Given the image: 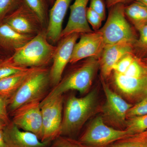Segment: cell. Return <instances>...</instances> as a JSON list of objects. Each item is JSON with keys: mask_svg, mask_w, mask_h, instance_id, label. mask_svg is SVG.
I'll return each instance as SVG.
<instances>
[{"mask_svg": "<svg viewBox=\"0 0 147 147\" xmlns=\"http://www.w3.org/2000/svg\"><path fill=\"white\" fill-rule=\"evenodd\" d=\"M98 92L96 89L83 97L70 96L64 106L61 136L71 137L77 134L98 111Z\"/></svg>", "mask_w": 147, "mask_h": 147, "instance_id": "6da1fadb", "label": "cell"}, {"mask_svg": "<svg viewBox=\"0 0 147 147\" xmlns=\"http://www.w3.org/2000/svg\"><path fill=\"white\" fill-rule=\"evenodd\" d=\"M56 47L48 41L46 30H43L6 60L25 68H43L53 60Z\"/></svg>", "mask_w": 147, "mask_h": 147, "instance_id": "7a4b0ae2", "label": "cell"}, {"mask_svg": "<svg viewBox=\"0 0 147 147\" xmlns=\"http://www.w3.org/2000/svg\"><path fill=\"white\" fill-rule=\"evenodd\" d=\"M83 60L62 78L40 102L63 95L65 93L70 90L77 91L82 94L86 93L91 87L100 65L98 58H88Z\"/></svg>", "mask_w": 147, "mask_h": 147, "instance_id": "3957f363", "label": "cell"}, {"mask_svg": "<svg viewBox=\"0 0 147 147\" xmlns=\"http://www.w3.org/2000/svg\"><path fill=\"white\" fill-rule=\"evenodd\" d=\"M50 85L49 69L43 67L27 79L8 100L9 115L18 108L33 100H42L45 97Z\"/></svg>", "mask_w": 147, "mask_h": 147, "instance_id": "277c9868", "label": "cell"}, {"mask_svg": "<svg viewBox=\"0 0 147 147\" xmlns=\"http://www.w3.org/2000/svg\"><path fill=\"white\" fill-rule=\"evenodd\" d=\"M125 5L119 3L110 7L105 25L99 30L105 45L127 42L134 44L137 35L125 14Z\"/></svg>", "mask_w": 147, "mask_h": 147, "instance_id": "5b68a950", "label": "cell"}, {"mask_svg": "<svg viewBox=\"0 0 147 147\" xmlns=\"http://www.w3.org/2000/svg\"><path fill=\"white\" fill-rule=\"evenodd\" d=\"M132 135L126 129L121 130L107 125L102 116L93 119L78 140L88 147H107L114 142Z\"/></svg>", "mask_w": 147, "mask_h": 147, "instance_id": "8992f818", "label": "cell"}, {"mask_svg": "<svg viewBox=\"0 0 147 147\" xmlns=\"http://www.w3.org/2000/svg\"><path fill=\"white\" fill-rule=\"evenodd\" d=\"M101 82L106 97L105 102L101 108L102 118L105 123L110 124V126L124 130L126 128L127 113L133 105L113 91L101 78Z\"/></svg>", "mask_w": 147, "mask_h": 147, "instance_id": "52a82bcc", "label": "cell"}, {"mask_svg": "<svg viewBox=\"0 0 147 147\" xmlns=\"http://www.w3.org/2000/svg\"><path fill=\"white\" fill-rule=\"evenodd\" d=\"M63 95L40 102L42 117V142H52L61 136L63 109Z\"/></svg>", "mask_w": 147, "mask_h": 147, "instance_id": "ba28073f", "label": "cell"}, {"mask_svg": "<svg viewBox=\"0 0 147 147\" xmlns=\"http://www.w3.org/2000/svg\"><path fill=\"white\" fill-rule=\"evenodd\" d=\"M40 100H33L15 110L11 121L18 128L35 134L40 140L42 135V117Z\"/></svg>", "mask_w": 147, "mask_h": 147, "instance_id": "9c48e42d", "label": "cell"}, {"mask_svg": "<svg viewBox=\"0 0 147 147\" xmlns=\"http://www.w3.org/2000/svg\"><path fill=\"white\" fill-rule=\"evenodd\" d=\"M80 34L74 33L61 38L56 46L53 65L49 69L50 85L53 87L60 82L65 69L69 63L74 45Z\"/></svg>", "mask_w": 147, "mask_h": 147, "instance_id": "30bf717a", "label": "cell"}, {"mask_svg": "<svg viewBox=\"0 0 147 147\" xmlns=\"http://www.w3.org/2000/svg\"><path fill=\"white\" fill-rule=\"evenodd\" d=\"M3 22L23 34L35 36L43 28L38 18L24 2Z\"/></svg>", "mask_w": 147, "mask_h": 147, "instance_id": "8fae6325", "label": "cell"}, {"mask_svg": "<svg viewBox=\"0 0 147 147\" xmlns=\"http://www.w3.org/2000/svg\"><path fill=\"white\" fill-rule=\"evenodd\" d=\"M80 36L79 41L74 45L69 63H76L90 57L99 59L105 46L100 32L93 31Z\"/></svg>", "mask_w": 147, "mask_h": 147, "instance_id": "7c38bea8", "label": "cell"}, {"mask_svg": "<svg viewBox=\"0 0 147 147\" xmlns=\"http://www.w3.org/2000/svg\"><path fill=\"white\" fill-rule=\"evenodd\" d=\"M113 72V81L121 94L131 102L141 101L147 95V75L131 77Z\"/></svg>", "mask_w": 147, "mask_h": 147, "instance_id": "4fadbf2b", "label": "cell"}, {"mask_svg": "<svg viewBox=\"0 0 147 147\" xmlns=\"http://www.w3.org/2000/svg\"><path fill=\"white\" fill-rule=\"evenodd\" d=\"M131 53H133V45L130 42H121L105 45L99 58L101 78L104 80L108 78L117 63L127 54Z\"/></svg>", "mask_w": 147, "mask_h": 147, "instance_id": "5bb4252c", "label": "cell"}, {"mask_svg": "<svg viewBox=\"0 0 147 147\" xmlns=\"http://www.w3.org/2000/svg\"><path fill=\"white\" fill-rule=\"evenodd\" d=\"M89 0H75L70 6V14L68 22L63 30L61 38L72 34H79L93 32L87 21V5Z\"/></svg>", "mask_w": 147, "mask_h": 147, "instance_id": "9a60e30c", "label": "cell"}, {"mask_svg": "<svg viewBox=\"0 0 147 147\" xmlns=\"http://www.w3.org/2000/svg\"><path fill=\"white\" fill-rule=\"evenodd\" d=\"M71 0H55L49 12L46 36L51 44H55L61 39L64 19Z\"/></svg>", "mask_w": 147, "mask_h": 147, "instance_id": "2e32d148", "label": "cell"}, {"mask_svg": "<svg viewBox=\"0 0 147 147\" xmlns=\"http://www.w3.org/2000/svg\"><path fill=\"white\" fill-rule=\"evenodd\" d=\"M7 147H49L52 142H42L35 134L18 128L11 121L3 129Z\"/></svg>", "mask_w": 147, "mask_h": 147, "instance_id": "e0dca14e", "label": "cell"}, {"mask_svg": "<svg viewBox=\"0 0 147 147\" xmlns=\"http://www.w3.org/2000/svg\"><path fill=\"white\" fill-rule=\"evenodd\" d=\"M34 36L20 33L4 22L0 24V47L7 52L13 53Z\"/></svg>", "mask_w": 147, "mask_h": 147, "instance_id": "ac0fdd59", "label": "cell"}, {"mask_svg": "<svg viewBox=\"0 0 147 147\" xmlns=\"http://www.w3.org/2000/svg\"><path fill=\"white\" fill-rule=\"evenodd\" d=\"M41 68H28L0 79V96L9 99L24 82Z\"/></svg>", "mask_w": 147, "mask_h": 147, "instance_id": "d6986e66", "label": "cell"}, {"mask_svg": "<svg viewBox=\"0 0 147 147\" xmlns=\"http://www.w3.org/2000/svg\"><path fill=\"white\" fill-rule=\"evenodd\" d=\"M125 14L137 30L147 24V7L135 1L125 7Z\"/></svg>", "mask_w": 147, "mask_h": 147, "instance_id": "ffe728a7", "label": "cell"}, {"mask_svg": "<svg viewBox=\"0 0 147 147\" xmlns=\"http://www.w3.org/2000/svg\"><path fill=\"white\" fill-rule=\"evenodd\" d=\"M24 3L36 15L43 28L48 25L49 12L46 0H23Z\"/></svg>", "mask_w": 147, "mask_h": 147, "instance_id": "44dd1931", "label": "cell"}, {"mask_svg": "<svg viewBox=\"0 0 147 147\" xmlns=\"http://www.w3.org/2000/svg\"><path fill=\"white\" fill-rule=\"evenodd\" d=\"M107 147H147V129L119 139Z\"/></svg>", "mask_w": 147, "mask_h": 147, "instance_id": "7402d4cb", "label": "cell"}, {"mask_svg": "<svg viewBox=\"0 0 147 147\" xmlns=\"http://www.w3.org/2000/svg\"><path fill=\"white\" fill-rule=\"evenodd\" d=\"M139 36L133 44V53L139 58L147 57V24L139 29Z\"/></svg>", "mask_w": 147, "mask_h": 147, "instance_id": "603a6c76", "label": "cell"}, {"mask_svg": "<svg viewBox=\"0 0 147 147\" xmlns=\"http://www.w3.org/2000/svg\"><path fill=\"white\" fill-rule=\"evenodd\" d=\"M131 134L140 133L147 129V115L127 119L126 128Z\"/></svg>", "mask_w": 147, "mask_h": 147, "instance_id": "cb8c5ba5", "label": "cell"}, {"mask_svg": "<svg viewBox=\"0 0 147 147\" xmlns=\"http://www.w3.org/2000/svg\"><path fill=\"white\" fill-rule=\"evenodd\" d=\"M23 2V0H0V24Z\"/></svg>", "mask_w": 147, "mask_h": 147, "instance_id": "d4e9b609", "label": "cell"}, {"mask_svg": "<svg viewBox=\"0 0 147 147\" xmlns=\"http://www.w3.org/2000/svg\"><path fill=\"white\" fill-rule=\"evenodd\" d=\"M49 147H88L71 137L59 136L53 140Z\"/></svg>", "mask_w": 147, "mask_h": 147, "instance_id": "484cf974", "label": "cell"}, {"mask_svg": "<svg viewBox=\"0 0 147 147\" xmlns=\"http://www.w3.org/2000/svg\"><path fill=\"white\" fill-rule=\"evenodd\" d=\"M147 115V95L141 101L130 108L127 114V119Z\"/></svg>", "mask_w": 147, "mask_h": 147, "instance_id": "4316f807", "label": "cell"}, {"mask_svg": "<svg viewBox=\"0 0 147 147\" xmlns=\"http://www.w3.org/2000/svg\"><path fill=\"white\" fill-rule=\"evenodd\" d=\"M28 68L13 65L8 62L6 59L0 63V79L12 74L18 73Z\"/></svg>", "mask_w": 147, "mask_h": 147, "instance_id": "83f0119b", "label": "cell"}, {"mask_svg": "<svg viewBox=\"0 0 147 147\" xmlns=\"http://www.w3.org/2000/svg\"><path fill=\"white\" fill-rule=\"evenodd\" d=\"M135 57L136 56L133 53L127 54L114 66L113 72L123 74L134 60Z\"/></svg>", "mask_w": 147, "mask_h": 147, "instance_id": "f1b7e54d", "label": "cell"}, {"mask_svg": "<svg viewBox=\"0 0 147 147\" xmlns=\"http://www.w3.org/2000/svg\"><path fill=\"white\" fill-rule=\"evenodd\" d=\"M86 18L88 23L91 26L94 31H98L100 30L103 21L97 13L89 7H87Z\"/></svg>", "mask_w": 147, "mask_h": 147, "instance_id": "f546056e", "label": "cell"}, {"mask_svg": "<svg viewBox=\"0 0 147 147\" xmlns=\"http://www.w3.org/2000/svg\"><path fill=\"white\" fill-rule=\"evenodd\" d=\"M89 7L97 13L102 18V21L105 20L106 12L103 0H90Z\"/></svg>", "mask_w": 147, "mask_h": 147, "instance_id": "4dcf8cb0", "label": "cell"}, {"mask_svg": "<svg viewBox=\"0 0 147 147\" xmlns=\"http://www.w3.org/2000/svg\"><path fill=\"white\" fill-rule=\"evenodd\" d=\"M7 99L0 96V119L7 125L11 121L7 110Z\"/></svg>", "mask_w": 147, "mask_h": 147, "instance_id": "1f68e13d", "label": "cell"}, {"mask_svg": "<svg viewBox=\"0 0 147 147\" xmlns=\"http://www.w3.org/2000/svg\"><path fill=\"white\" fill-rule=\"evenodd\" d=\"M138 0H106V3L108 8H110L113 6L119 3H132Z\"/></svg>", "mask_w": 147, "mask_h": 147, "instance_id": "d6a6232c", "label": "cell"}, {"mask_svg": "<svg viewBox=\"0 0 147 147\" xmlns=\"http://www.w3.org/2000/svg\"><path fill=\"white\" fill-rule=\"evenodd\" d=\"M9 53V52L6 51L1 47H0V63L4 61L5 59L10 56L8 55Z\"/></svg>", "mask_w": 147, "mask_h": 147, "instance_id": "836d02e7", "label": "cell"}, {"mask_svg": "<svg viewBox=\"0 0 147 147\" xmlns=\"http://www.w3.org/2000/svg\"><path fill=\"white\" fill-rule=\"evenodd\" d=\"M0 147H7L2 129H0Z\"/></svg>", "mask_w": 147, "mask_h": 147, "instance_id": "e575fe53", "label": "cell"}, {"mask_svg": "<svg viewBox=\"0 0 147 147\" xmlns=\"http://www.w3.org/2000/svg\"><path fill=\"white\" fill-rule=\"evenodd\" d=\"M7 125V124L4 121L1 119H0V129L3 130L6 127Z\"/></svg>", "mask_w": 147, "mask_h": 147, "instance_id": "d590c367", "label": "cell"}, {"mask_svg": "<svg viewBox=\"0 0 147 147\" xmlns=\"http://www.w3.org/2000/svg\"><path fill=\"white\" fill-rule=\"evenodd\" d=\"M139 59L147 68V57L145 58H139Z\"/></svg>", "mask_w": 147, "mask_h": 147, "instance_id": "8d00e7d4", "label": "cell"}, {"mask_svg": "<svg viewBox=\"0 0 147 147\" xmlns=\"http://www.w3.org/2000/svg\"><path fill=\"white\" fill-rule=\"evenodd\" d=\"M138 1H140V2L144 4L147 7V0H138Z\"/></svg>", "mask_w": 147, "mask_h": 147, "instance_id": "74e56055", "label": "cell"}, {"mask_svg": "<svg viewBox=\"0 0 147 147\" xmlns=\"http://www.w3.org/2000/svg\"><path fill=\"white\" fill-rule=\"evenodd\" d=\"M55 0H48V1L49 2V3L51 5H53V3L55 2Z\"/></svg>", "mask_w": 147, "mask_h": 147, "instance_id": "f35d334b", "label": "cell"}]
</instances>
